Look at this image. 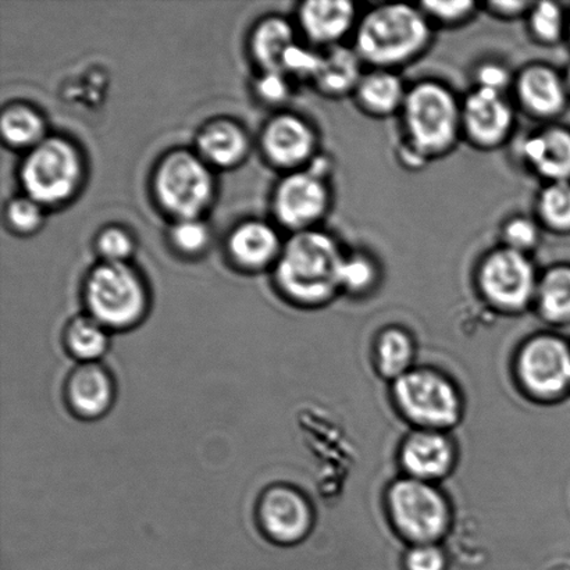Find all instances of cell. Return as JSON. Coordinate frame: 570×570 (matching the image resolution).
Returning a JSON list of instances; mask_svg holds the SVG:
<instances>
[{
  "mask_svg": "<svg viewBox=\"0 0 570 570\" xmlns=\"http://www.w3.org/2000/svg\"><path fill=\"white\" fill-rule=\"evenodd\" d=\"M556 570H570V568H561V569H556Z\"/></svg>",
  "mask_w": 570,
  "mask_h": 570,
  "instance_id": "41",
  "label": "cell"
},
{
  "mask_svg": "<svg viewBox=\"0 0 570 570\" xmlns=\"http://www.w3.org/2000/svg\"><path fill=\"white\" fill-rule=\"evenodd\" d=\"M524 155L546 177L563 181L570 177V132L549 130L524 144Z\"/></svg>",
  "mask_w": 570,
  "mask_h": 570,
  "instance_id": "23",
  "label": "cell"
},
{
  "mask_svg": "<svg viewBox=\"0 0 570 570\" xmlns=\"http://www.w3.org/2000/svg\"><path fill=\"white\" fill-rule=\"evenodd\" d=\"M569 83H570V70H569Z\"/></svg>",
  "mask_w": 570,
  "mask_h": 570,
  "instance_id": "42",
  "label": "cell"
},
{
  "mask_svg": "<svg viewBox=\"0 0 570 570\" xmlns=\"http://www.w3.org/2000/svg\"><path fill=\"white\" fill-rule=\"evenodd\" d=\"M465 120L479 142L497 144L510 131L512 111L500 92L480 87L466 100Z\"/></svg>",
  "mask_w": 570,
  "mask_h": 570,
  "instance_id": "17",
  "label": "cell"
},
{
  "mask_svg": "<svg viewBox=\"0 0 570 570\" xmlns=\"http://www.w3.org/2000/svg\"><path fill=\"white\" fill-rule=\"evenodd\" d=\"M402 463L413 479L432 480L444 476L451 466L452 449L449 440L439 433L422 432L411 435L402 446Z\"/></svg>",
  "mask_w": 570,
  "mask_h": 570,
  "instance_id": "20",
  "label": "cell"
},
{
  "mask_svg": "<svg viewBox=\"0 0 570 570\" xmlns=\"http://www.w3.org/2000/svg\"><path fill=\"white\" fill-rule=\"evenodd\" d=\"M360 78V67L354 53L346 49H333L323 56L321 67L316 72L317 86L326 92H344L354 87Z\"/></svg>",
  "mask_w": 570,
  "mask_h": 570,
  "instance_id": "25",
  "label": "cell"
},
{
  "mask_svg": "<svg viewBox=\"0 0 570 570\" xmlns=\"http://www.w3.org/2000/svg\"><path fill=\"white\" fill-rule=\"evenodd\" d=\"M225 248L234 269L255 275L275 269L284 243L276 227L269 222L248 219L232 228L227 234Z\"/></svg>",
  "mask_w": 570,
  "mask_h": 570,
  "instance_id": "13",
  "label": "cell"
},
{
  "mask_svg": "<svg viewBox=\"0 0 570 570\" xmlns=\"http://www.w3.org/2000/svg\"><path fill=\"white\" fill-rule=\"evenodd\" d=\"M430 13L440 17L441 20H460L473 8L472 2H426Z\"/></svg>",
  "mask_w": 570,
  "mask_h": 570,
  "instance_id": "39",
  "label": "cell"
},
{
  "mask_svg": "<svg viewBox=\"0 0 570 570\" xmlns=\"http://www.w3.org/2000/svg\"><path fill=\"white\" fill-rule=\"evenodd\" d=\"M315 131L309 122L293 114H277L262 128L259 148L267 164L276 169L296 171L313 156Z\"/></svg>",
  "mask_w": 570,
  "mask_h": 570,
  "instance_id": "11",
  "label": "cell"
},
{
  "mask_svg": "<svg viewBox=\"0 0 570 570\" xmlns=\"http://www.w3.org/2000/svg\"><path fill=\"white\" fill-rule=\"evenodd\" d=\"M360 97L368 110L391 114L402 102V83L390 72H373L361 81Z\"/></svg>",
  "mask_w": 570,
  "mask_h": 570,
  "instance_id": "27",
  "label": "cell"
},
{
  "mask_svg": "<svg viewBox=\"0 0 570 570\" xmlns=\"http://www.w3.org/2000/svg\"><path fill=\"white\" fill-rule=\"evenodd\" d=\"M254 89L261 102L278 105L288 98L289 78L284 71H261Z\"/></svg>",
  "mask_w": 570,
  "mask_h": 570,
  "instance_id": "33",
  "label": "cell"
},
{
  "mask_svg": "<svg viewBox=\"0 0 570 570\" xmlns=\"http://www.w3.org/2000/svg\"><path fill=\"white\" fill-rule=\"evenodd\" d=\"M150 191L155 204L173 222L198 219L215 204V170L194 149H171L155 165Z\"/></svg>",
  "mask_w": 570,
  "mask_h": 570,
  "instance_id": "4",
  "label": "cell"
},
{
  "mask_svg": "<svg viewBox=\"0 0 570 570\" xmlns=\"http://www.w3.org/2000/svg\"><path fill=\"white\" fill-rule=\"evenodd\" d=\"M505 236L512 249L521 253V249L530 248L535 244L538 228L528 219H517L508 225Z\"/></svg>",
  "mask_w": 570,
  "mask_h": 570,
  "instance_id": "38",
  "label": "cell"
},
{
  "mask_svg": "<svg viewBox=\"0 0 570 570\" xmlns=\"http://www.w3.org/2000/svg\"><path fill=\"white\" fill-rule=\"evenodd\" d=\"M401 410L424 426H452L460 417V400L445 379L432 372H407L396 379Z\"/></svg>",
  "mask_w": 570,
  "mask_h": 570,
  "instance_id": "8",
  "label": "cell"
},
{
  "mask_svg": "<svg viewBox=\"0 0 570 570\" xmlns=\"http://www.w3.org/2000/svg\"><path fill=\"white\" fill-rule=\"evenodd\" d=\"M429 28L421 13L406 4L373 10L357 31V50L376 65H394L423 48Z\"/></svg>",
  "mask_w": 570,
  "mask_h": 570,
  "instance_id": "5",
  "label": "cell"
},
{
  "mask_svg": "<svg viewBox=\"0 0 570 570\" xmlns=\"http://www.w3.org/2000/svg\"><path fill=\"white\" fill-rule=\"evenodd\" d=\"M94 249L99 262L109 264H130L136 255L137 242L125 226L109 225L100 228L94 239Z\"/></svg>",
  "mask_w": 570,
  "mask_h": 570,
  "instance_id": "31",
  "label": "cell"
},
{
  "mask_svg": "<svg viewBox=\"0 0 570 570\" xmlns=\"http://www.w3.org/2000/svg\"><path fill=\"white\" fill-rule=\"evenodd\" d=\"M406 570H446L444 552L432 544H419L407 552Z\"/></svg>",
  "mask_w": 570,
  "mask_h": 570,
  "instance_id": "37",
  "label": "cell"
},
{
  "mask_svg": "<svg viewBox=\"0 0 570 570\" xmlns=\"http://www.w3.org/2000/svg\"><path fill=\"white\" fill-rule=\"evenodd\" d=\"M294 45V28L281 16L262 17L249 32V56L261 71H282L285 55Z\"/></svg>",
  "mask_w": 570,
  "mask_h": 570,
  "instance_id": "18",
  "label": "cell"
},
{
  "mask_svg": "<svg viewBox=\"0 0 570 570\" xmlns=\"http://www.w3.org/2000/svg\"><path fill=\"white\" fill-rule=\"evenodd\" d=\"M0 136L6 147L27 154L47 139L50 132L41 110L30 104L13 102L2 110Z\"/></svg>",
  "mask_w": 570,
  "mask_h": 570,
  "instance_id": "21",
  "label": "cell"
},
{
  "mask_svg": "<svg viewBox=\"0 0 570 570\" xmlns=\"http://www.w3.org/2000/svg\"><path fill=\"white\" fill-rule=\"evenodd\" d=\"M540 305L554 322L570 321V269L551 271L540 285Z\"/></svg>",
  "mask_w": 570,
  "mask_h": 570,
  "instance_id": "28",
  "label": "cell"
},
{
  "mask_svg": "<svg viewBox=\"0 0 570 570\" xmlns=\"http://www.w3.org/2000/svg\"><path fill=\"white\" fill-rule=\"evenodd\" d=\"M47 209L26 194L16 195L4 206V222L16 236H36L45 225Z\"/></svg>",
  "mask_w": 570,
  "mask_h": 570,
  "instance_id": "29",
  "label": "cell"
},
{
  "mask_svg": "<svg viewBox=\"0 0 570 570\" xmlns=\"http://www.w3.org/2000/svg\"><path fill=\"white\" fill-rule=\"evenodd\" d=\"M541 214L550 225L570 227V186L566 181L552 184L540 200Z\"/></svg>",
  "mask_w": 570,
  "mask_h": 570,
  "instance_id": "32",
  "label": "cell"
},
{
  "mask_svg": "<svg viewBox=\"0 0 570 570\" xmlns=\"http://www.w3.org/2000/svg\"><path fill=\"white\" fill-rule=\"evenodd\" d=\"M261 533L277 546H294L309 534L313 513L299 490L288 484H272L262 491L255 507Z\"/></svg>",
  "mask_w": 570,
  "mask_h": 570,
  "instance_id": "9",
  "label": "cell"
},
{
  "mask_svg": "<svg viewBox=\"0 0 570 570\" xmlns=\"http://www.w3.org/2000/svg\"><path fill=\"white\" fill-rule=\"evenodd\" d=\"M87 178V161L72 139L50 136L28 150L19 167L22 194L45 209L70 204L81 193Z\"/></svg>",
  "mask_w": 570,
  "mask_h": 570,
  "instance_id": "3",
  "label": "cell"
},
{
  "mask_svg": "<svg viewBox=\"0 0 570 570\" xmlns=\"http://www.w3.org/2000/svg\"><path fill=\"white\" fill-rule=\"evenodd\" d=\"M354 17V4L345 0H311L298 11L302 31L316 43L337 41L350 30Z\"/></svg>",
  "mask_w": 570,
  "mask_h": 570,
  "instance_id": "19",
  "label": "cell"
},
{
  "mask_svg": "<svg viewBox=\"0 0 570 570\" xmlns=\"http://www.w3.org/2000/svg\"><path fill=\"white\" fill-rule=\"evenodd\" d=\"M253 149L247 128L232 117H215L200 126L194 150L214 170H233L248 159Z\"/></svg>",
  "mask_w": 570,
  "mask_h": 570,
  "instance_id": "16",
  "label": "cell"
},
{
  "mask_svg": "<svg viewBox=\"0 0 570 570\" xmlns=\"http://www.w3.org/2000/svg\"><path fill=\"white\" fill-rule=\"evenodd\" d=\"M379 366L385 376L400 379L407 373L413 357L412 341L400 330H390L380 337Z\"/></svg>",
  "mask_w": 570,
  "mask_h": 570,
  "instance_id": "30",
  "label": "cell"
},
{
  "mask_svg": "<svg viewBox=\"0 0 570 570\" xmlns=\"http://www.w3.org/2000/svg\"><path fill=\"white\" fill-rule=\"evenodd\" d=\"M323 56L309 52L298 45H294L285 55L282 71L288 77H312L315 78L318 67H321Z\"/></svg>",
  "mask_w": 570,
  "mask_h": 570,
  "instance_id": "35",
  "label": "cell"
},
{
  "mask_svg": "<svg viewBox=\"0 0 570 570\" xmlns=\"http://www.w3.org/2000/svg\"><path fill=\"white\" fill-rule=\"evenodd\" d=\"M63 396L72 416L86 422L99 421L116 402L114 373L100 362L78 363L66 379Z\"/></svg>",
  "mask_w": 570,
  "mask_h": 570,
  "instance_id": "12",
  "label": "cell"
},
{
  "mask_svg": "<svg viewBox=\"0 0 570 570\" xmlns=\"http://www.w3.org/2000/svg\"><path fill=\"white\" fill-rule=\"evenodd\" d=\"M482 285L485 294L495 304L518 309L527 305L533 294V267L519 250H500L485 262Z\"/></svg>",
  "mask_w": 570,
  "mask_h": 570,
  "instance_id": "15",
  "label": "cell"
},
{
  "mask_svg": "<svg viewBox=\"0 0 570 570\" xmlns=\"http://www.w3.org/2000/svg\"><path fill=\"white\" fill-rule=\"evenodd\" d=\"M328 205V191L323 175L316 169L288 173L277 183L272 209L278 225L294 233L312 230Z\"/></svg>",
  "mask_w": 570,
  "mask_h": 570,
  "instance_id": "10",
  "label": "cell"
},
{
  "mask_svg": "<svg viewBox=\"0 0 570 570\" xmlns=\"http://www.w3.org/2000/svg\"><path fill=\"white\" fill-rule=\"evenodd\" d=\"M110 334L108 328L88 313H81L66 324L65 350L78 363L100 362L109 351Z\"/></svg>",
  "mask_w": 570,
  "mask_h": 570,
  "instance_id": "22",
  "label": "cell"
},
{
  "mask_svg": "<svg viewBox=\"0 0 570 570\" xmlns=\"http://www.w3.org/2000/svg\"><path fill=\"white\" fill-rule=\"evenodd\" d=\"M390 510L401 532L422 544L441 538L449 527L446 502L422 480L395 483L390 491Z\"/></svg>",
  "mask_w": 570,
  "mask_h": 570,
  "instance_id": "6",
  "label": "cell"
},
{
  "mask_svg": "<svg viewBox=\"0 0 570 570\" xmlns=\"http://www.w3.org/2000/svg\"><path fill=\"white\" fill-rule=\"evenodd\" d=\"M344 261L327 234L294 233L284 243L281 259L273 269V282L278 293L293 304H322L341 287Z\"/></svg>",
  "mask_w": 570,
  "mask_h": 570,
  "instance_id": "1",
  "label": "cell"
},
{
  "mask_svg": "<svg viewBox=\"0 0 570 570\" xmlns=\"http://www.w3.org/2000/svg\"><path fill=\"white\" fill-rule=\"evenodd\" d=\"M406 125L423 150H441L454 141L458 108L452 95L435 83H422L405 99Z\"/></svg>",
  "mask_w": 570,
  "mask_h": 570,
  "instance_id": "7",
  "label": "cell"
},
{
  "mask_svg": "<svg viewBox=\"0 0 570 570\" xmlns=\"http://www.w3.org/2000/svg\"><path fill=\"white\" fill-rule=\"evenodd\" d=\"M519 94L529 109L540 115H552L566 104V91L554 71L547 67H532L519 81Z\"/></svg>",
  "mask_w": 570,
  "mask_h": 570,
  "instance_id": "24",
  "label": "cell"
},
{
  "mask_svg": "<svg viewBox=\"0 0 570 570\" xmlns=\"http://www.w3.org/2000/svg\"><path fill=\"white\" fill-rule=\"evenodd\" d=\"M374 269L371 264L362 256L345 259L343 272H341V287L348 289H363L373 282Z\"/></svg>",
  "mask_w": 570,
  "mask_h": 570,
  "instance_id": "36",
  "label": "cell"
},
{
  "mask_svg": "<svg viewBox=\"0 0 570 570\" xmlns=\"http://www.w3.org/2000/svg\"><path fill=\"white\" fill-rule=\"evenodd\" d=\"M532 28L543 41H556L562 30L561 9L556 3H539L532 11Z\"/></svg>",
  "mask_w": 570,
  "mask_h": 570,
  "instance_id": "34",
  "label": "cell"
},
{
  "mask_svg": "<svg viewBox=\"0 0 570 570\" xmlns=\"http://www.w3.org/2000/svg\"><path fill=\"white\" fill-rule=\"evenodd\" d=\"M86 313L111 333L130 332L148 317L150 288L142 273L130 264L98 262L82 283Z\"/></svg>",
  "mask_w": 570,
  "mask_h": 570,
  "instance_id": "2",
  "label": "cell"
},
{
  "mask_svg": "<svg viewBox=\"0 0 570 570\" xmlns=\"http://www.w3.org/2000/svg\"><path fill=\"white\" fill-rule=\"evenodd\" d=\"M519 373L533 393L560 394L570 385V350L554 337L530 341L519 357Z\"/></svg>",
  "mask_w": 570,
  "mask_h": 570,
  "instance_id": "14",
  "label": "cell"
},
{
  "mask_svg": "<svg viewBox=\"0 0 570 570\" xmlns=\"http://www.w3.org/2000/svg\"><path fill=\"white\" fill-rule=\"evenodd\" d=\"M480 82L483 88L500 92V89L504 88L508 82L507 71L500 66H485L480 71Z\"/></svg>",
  "mask_w": 570,
  "mask_h": 570,
  "instance_id": "40",
  "label": "cell"
},
{
  "mask_svg": "<svg viewBox=\"0 0 570 570\" xmlns=\"http://www.w3.org/2000/svg\"><path fill=\"white\" fill-rule=\"evenodd\" d=\"M212 228L204 217L175 220L167 232V242L178 256L198 259L208 253L212 245Z\"/></svg>",
  "mask_w": 570,
  "mask_h": 570,
  "instance_id": "26",
  "label": "cell"
}]
</instances>
